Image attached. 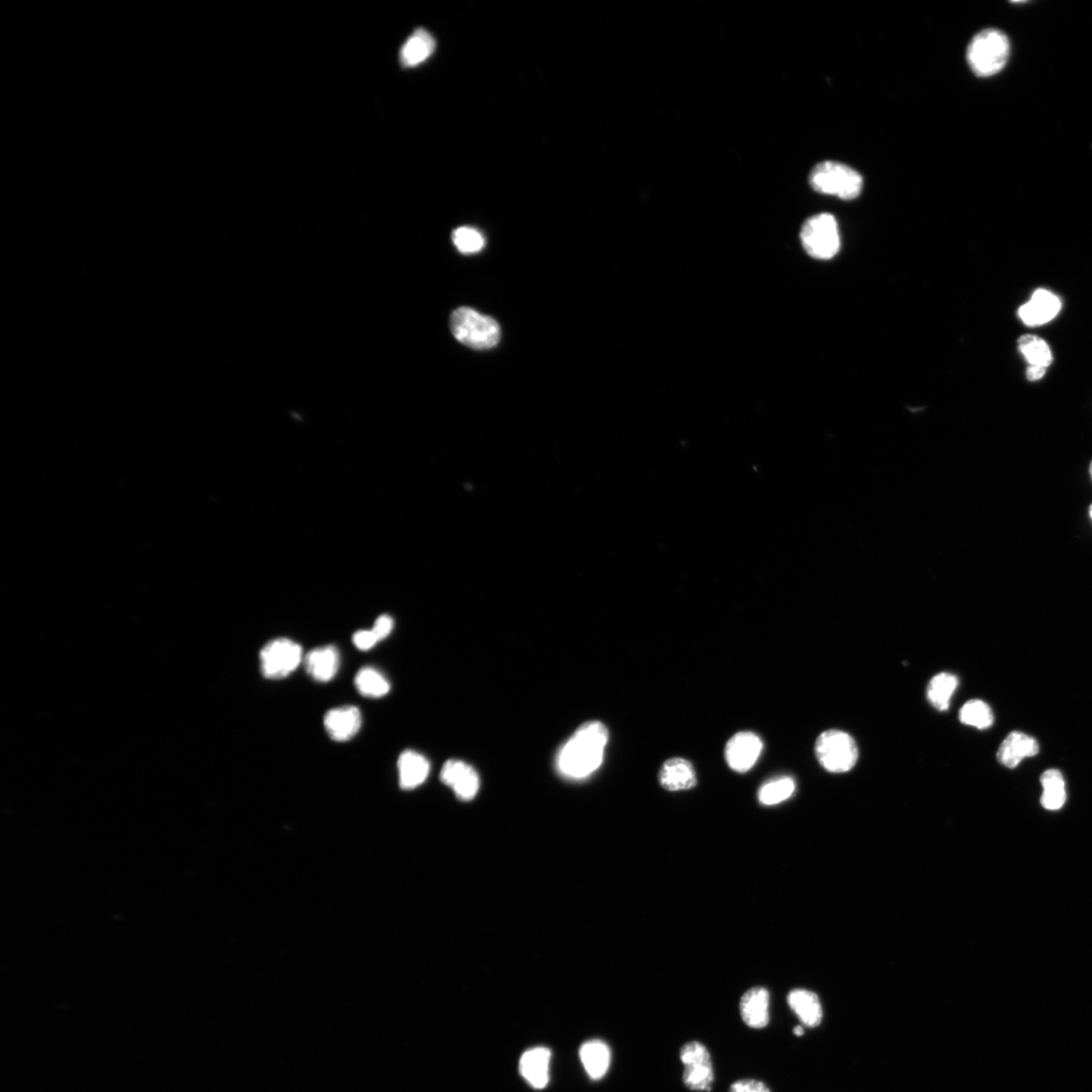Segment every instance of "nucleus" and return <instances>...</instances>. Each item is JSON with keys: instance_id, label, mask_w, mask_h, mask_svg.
I'll return each instance as SVG.
<instances>
[{"instance_id": "1", "label": "nucleus", "mask_w": 1092, "mask_h": 1092, "mask_svg": "<svg viewBox=\"0 0 1092 1092\" xmlns=\"http://www.w3.org/2000/svg\"><path fill=\"white\" fill-rule=\"evenodd\" d=\"M610 732L602 722L589 721L581 725L557 757L560 774L571 780H583L602 765Z\"/></svg>"}, {"instance_id": "2", "label": "nucleus", "mask_w": 1092, "mask_h": 1092, "mask_svg": "<svg viewBox=\"0 0 1092 1092\" xmlns=\"http://www.w3.org/2000/svg\"><path fill=\"white\" fill-rule=\"evenodd\" d=\"M1010 44L1005 33L988 29L978 33L967 48V61L974 74L989 77L1008 64Z\"/></svg>"}, {"instance_id": "3", "label": "nucleus", "mask_w": 1092, "mask_h": 1092, "mask_svg": "<svg viewBox=\"0 0 1092 1092\" xmlns=\"http://www.w3.org/2000/svg\"><path fill=\"white\" fill-rule=\"evenodd\" d=\"M809 184L819 194L835 195L845 201L858 198L863 189L861 174L836 161H825L814 167L809 175Z\"/></svg>"}, {"instance_id": "4", "label": "nucleus", "mask_w": 1092, "mask_h": 1092, "mask_svg": "<svg viewBox=\"0 0 1092 1092\" xmlns=\"http://www.w3.org/2000/svg\"><path fill=\"white\" fill-rule=\"evenodd\" d=\"M451 328L453 336L461 343L473 349L494 347L500 340V327L497 322L467 307L452 313Z\"/></svg>"}, {"instance_id": "5", "label": "nucleus", "mask_w": 1092, "mask_h": 1092, "mask_svg": "<svg viewBox=\"0 0 1092 1092\" xmlns=\"http://www.w3.org/2000/svg\"><path fill=\"white\" fill-rule=\"evenodd\" d=\"M814 753L819 765L834 774L851 771L859 759L855 740L849 733L838 730L822 732L817 740Z\"/></svg>"}, {"instance_id": "6", "label": "nucleus", "mask_w": 1092, "mask_h": 1092, "mask_svg": "<svg viewBox=\"0 0 1092 1092\" xmlns=\"http://www.w3.org/2000/svg\"><path fill=\"white\" fill-rule=\"evenodd\" d=\"M800 238L805 252L817 259H830L840 247L838 222L830 213H822L808 219Z\"/></svg>"}, {"instance_id": "7", "label": "nucleus", "mask_w": 1092, "mask_h": 1092, "mask_svg": "<svg viewBox=\"0 0 1092 1092\" xmlns=\"http://www.w3.org/2000/svg\"><path fill=\"white\" fill-rule=\"evenodd\" d=\"M680 1060L684 1065L682 1080L692 1091H710L714 1082L711 1056L707 1047L697 1041L684 1044L680 1050Z\"/></svg>"}, {"instance_id": "8", "label": "nucleus", "mask_w": 1092, "mask_h": 1092, "mask_svg": "<svg viewBox=\"0 0 1092 1092\" xmlns=\"http://www.w3.org/2000/svg\"><path fill=\"white\" fill-rule=\"evenodd\" d=\"M302 659L303 649L299 643L289 639L273 640L261 651L262 673L266 679H283L297 670Z\"/></svg>"}, {"instance_id": "9", "label": "nucleus", "mask_w": 1092, "mask_h": 1092, "mask_svg": "<svg viewBox=\"0 0 1092 1092\" xmlns=\"http://www.w3.org/2000/svg\"><path fill=\"white\" fill-rule=\"evenodd\" d=\"M763 748L762 740L755 732L740 731L728 741L724 758L732 771L745 774L756 765Z\"/></svg>"}, {"instance_id": "10", "label": "nucleus", "mask_w": 1092, "mask_h": 1092, "mask_svg": "<svg viewBox=\"0 0 1092 1092\" xmlns=\"http://www.w3.org/2000/svg\"><path fill=\"white\" fill-rule=\"evenodd\" d=\"M442 782L452 788L461 800L470 801L476 798L480 788V778L476 769L459 759H450L442 769Z\"/></svg>"}, {"instance_id": "11", "label": "nucleus", "mask_w": 1092, "mask_h": 1092, "mask_svg": "<svg viewBox=\"0 0 1092 1092\" xmlns=\"http://www.w3.org/2000/svg\"><path fill=\"white\" fill-rule=\"evenodd\" d=\"M1061 310V301L1052 292L1039 289L1034 292L1031 300L1018 310V317L1028 327L1049 323Z\"/></svg>"}, {"instance_id": "12", "label": "nucleus", "mask_w": 1092, "mask_h": 1092, "mask_svg": "<svg viewBox=\"0 0 1092 1092\" xmlns=\"http://www.w3.org/2000/svg\"><path fill=\"white\" fill-rule=\"evenodd\" d=\"M362 723L361 710L355 706L338 707L326 713L324 725L328 736L337 742L353 739Z\"/></svg>"}, {"instance_id": "13", "label": "nucleus", "mask_w": 1092, "mask_h": 1092, "mask_svg": "<svg viewBox=\"0 0 1092 1092\" xmlns=\"http://www.w3.org/2000/svg\"><path fill=\"white\" fill-rule=\"evenodd\" d=\"M659 782L670 792L690 790L697 785V774L690 760L672 758L662 764Z\"/></svg>"}, {"instance_id": "14", "label": "nucleus", "mask_w": 1092, "mask_h": 1092, "mask_svg": "<svg viewBox=\"0 0 1092 1092\" xmlns=\"http://www.w3.org/2000/svg\"><path fill=\"white\" fill-rule=\"evenodd\" d=\"M769 995L764 988H754L742 996L740 1011L742 1022L749 1027L760 1029L769 1023Z\"/></svg>"}, {"instance_id": "15", "label": "nucleus", "mask_w": 1092, "mask_h": 1092, "mask_svg": "<svg viewBox=\"0 0 1092 1092\" xmlns=\"http://www.w3.org/2000/svg\"><path fill=\"white\" fill-rule=\"evenodd\" d=\"M1039 753V745L1035 739L1026 733L1014 731L1002 741L998 750V759L1001 765L1014 769L1026 758H1031Z\"/></svg>"}, {"instance_id": "16", "label": "nucleus", "mask_w": 1092, "mask_h": 1092, "mask_svg": "<svg viewBox=\"0 0 1092 1092\" xmlns=\"http://www.w3.org/2000/svg\"><path fill=\"white\" fill-rule=\"evenodd\" d=\"M551 1057V1050L544 1047H536L522 1055L519 1067L522 1077L532 1087L542 1089L548 1086Z\"/></svg>"}, {"instance_id": "17", "label": "nucleus", "mask_w": 1092, "mask_h": 1092, "mask_svg": "<svg viewBox=\"0 0 1092 1092\" xmlns=\"http://www.w3.org/2000/svg\"><path fill=\"white\" fill-rule=\"evenodd\" d=\"M307 673L315 681L325 683L331 681L340 667V655L333 646L317 648L309 651L305 659Z\"/></svg>"}, {"instance_id": "18", "label": "nucleus", "mask_w": 1092, "mask_h": 1092, "mask_svg": "<svg viewBox=\"0 0 1092 1092\" xmlns=\"http://www.w3.org/2000/svg\"><path fill=\"white\" fill-rule=\"evenodd\" d=\"M787 1001L804 1027L814 1028L820 1026L823 1009L816 993L807 989H794L788 995Z\"/></svg>"}, {"instance_id": "19", "label": "nucleus", "mask_w": 1092, "mask_h": 1092, "mask_svg": "<svg viewBox=\"0 0 1092 1092\" xmlns=\"http://www.w3.org/2000/svg\"><path fill=\"white\" fill-rule=\"evenodd\" d=\"M436 48L435 39L428 31L417 29L402 45L400 51L401 65L404 68H413L432 55Z\"/></svg>"}, {"instance_id": "20", "label": "nucleus", "mask_w": 1092, "mask_h": 1092, "mask_svg": "<svg viewBox=\"0 0 1092 1092\" xmlns=\"http://www.w3.org/2000/svg\"><path fill=\"white\" fill-rule=\"evenodd\" d=\"M580 1058L588 1076L593 1080L602 1079L611 1064L610 1046L601 1040H591L581 1045Z\"/></svg>"}, {"instance_id": "21", "label": "nucleus", "mask_w": 1092, "mask_h": 1092, "mask_svg": "<svg viewBox=\"0 0 1092 1092\" xmlns=\"http://www.w3.org/2000/svg\"><path fill=\"white\" fill-rule=\"evenodd\" d=\"M400 786L402 789H415L422 785L429 774V762L425 757L414 750H405L398 760Z\"/></svg>"}, {"instance_id": "22", "label": "nucleus", "mask_w": 1092, "mask_h": 1092, "mask_svg": "<svg viewBox=\"0 0 1092 1092\" xmlns=\"http://www.w3.org/2000/svg\"><path fill=\"white\" fill-rule=\"evenodd\" d=\"M958 685H959V680L951 673L936 675L928 685V700L937 710H948Z\"/></svg>"}, {"instance_id": "23", "label": "nucleus", "mask_w": 1092, "mask_h": 1092, "mask_svg": "<svg viewBox=\"0 0 1092 1092\" xmlns=\"http://www.w3.org/2000/svg\"><path fill=\"white\" fill-rule=\"evenodd\" d=\"M1043 794L1041 803L1046 809L1058 810L1067 801L1064 778L1058 769H1051L1041 777Z\"/></svg>"}, {"instance_id": "24", "label": "nucleus", "mask_w": 1092, "mask_h": 1092, "mask_svg": "<svg viewBox=\"0 0 1092 1092\" xmlns=\"http://www.w3.org/2000/svg\"><path fill=\"white\" fill-rule=\"evenodd\" d=\"M1018 349L1029 365L1048 368L1053 362V355L1048 343L1039 336L1026 334L1018 339Z\"/></svg>"}, {"instance_id": "25", "label": "nucleus", "mask_w": 1092, "mask_h": 1092, "mask_svg": "<svg viewBox=\"0 0 1092 1092\" xmlns=\"http://www.w3.org/2000/svg\"><path fill=\"white\" fill-rule=\"evenodd\" d=\"M354 682L357 691L364 697L381 698L387 695L391 689L388 679L372 667L358 670Z\"/></svg>"}, {"instance_id": "26", "label": "nucleus", "mask_w": 1092, "mask_h": 1092, "mask_svg": "<svg viewBox=\"0 0 1092 1092\" xmlns=\"http://www.w3.org/2000/svg\"><path fill=\"white\" fill-rule=\"evenodd\" d=\"M795 782L790 777H780L760 787L759 800L766 807H772L789 799L795 791Z\"/></svg>"}, {"instance_id": "27", "label": "nucleus", "mask_w": 1092, "mask_h": 1092, "mask_svg": "<svg viewBox=\"0 0 1092 1092\" xmlns=\"http://www.w3.org/2000/svg\"><path fill=\"white\" fill-rule=\"evenodd\" d=\"M959 720L965 725L986 730L995 722L990 707L986 702L974 700L965 703L959 712Z\"/></svg>"}, {"instance_id": "28", "label": "nucleus", "mask_w": 1092, "mask_h": 1092, "mask_svg": "<svg viewBox=\"0 0 1092 1092\" xmlns=\"http://www.w3.org/2000/svg\"><path fill=\"white\" fill-rule=\"evenodd\" d=\"M453 243L462 253L472 254L481 252L485 246V239L477 229L461 227L452 234Z\"/></svg>"}, {"instance_id": "29", "label": "nucleus", "mask_w": 1092, "mask_h": 1092, "mask_svg": "<svg viewBox=\"0 0 1092 1092\" xmlns=\"http://www.w3.org/2000/svg\"><path fill=\"white\" fill-rule=\"evenodd\" d=\"M729 1092H771V1089L757 1079H740L732 1083Z\"/></svg>"}, {"instance_id": "30", "label": "nucleus", "mask_w": 1092, "mask_h": 1092, "mask_svg": "<svg viewBox=\"0 0 1092 1092\" xmlns=\"http://www.w3.org/2000/svg\"><path fill=\"white\" fill-rule=\"evenodd\" d=\"M352 641L354 646L361 650L366 651L374 648L380 640L377 635L371 630H360L354 633Z\"/></svg>"}, {"instance_id": "31", "label": "nucleus", "mask_w": 1092, "mask_h": 1092, "mask_svg": "<svg viewBox=\"0 0 1092 1092\" xmlns=\"http://www.w3.org/2000/svg\"><path fill=\"white\" fill-rule=\"evenodd\" d=\"M393 629V620L389 615H382L375 621L372 631L379 640L387 639Z\"/></svg>"}, {"instance_id": "32", "label": "nucleus", "mask_w": 1092, "mask_h": 1092, "mask_svg": "<svg viewBox=\"0 0 1092 1092\" xmlns=\"http://www.w3.org/2000/svg\"><path fill=\"white\" fill-rule=\"evenodd\" d=\"M1046 368L1037 365H1029L1027 370V378L1028 381L1035 382L1041 380L1046 374Z\"/></svg>"}, {"instance_id": "33", "label": "nucleus", "mask_w": 1092, "mask_h": 1092, "mask_svg": "<svg viewBox=\"0 0 1092 1092\" xmlns=\"http://www.w3.org/2000/svg\"><path fill=\"white\" fill-rule=\"evenodd\" d=\"M793 1033L795 1036L801 1037L804 1034V1027L802 1026L795 1027L793 1029Z\"/></svg>"}, {"instance_id": "34", "label": "nucleus", "mask_w": 1092, "mask_h": 1092, "mask_svg": "<svg viewBox=\"0 0 1092 1092\" xmlns=\"http://www.w3.org/2000/svg\"><path fill=\"white\" fill-rule=\"evenodd\" d=\"M1089 513H1090V517H1091V521H1092V505L1090 507Z\"/></svg>"}, {"instance_id": "35", "label": "nucleus", "mask_w": 1092, "mask_h": 1092, "mask_svg": "<svg viewBox=\"0 0 1092 1092\" xmlns=\"http://www.w3.org/2000/svg\"><path fill=\"white\" fill-rule=\"evenodd\" d=\"M1090 473H1091V478H1092V462H1091V465H1090Z\"/></svg>"}]
</instances>
